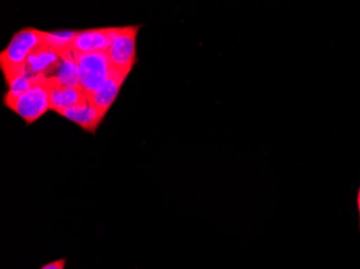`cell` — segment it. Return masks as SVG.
Wrapping results in <instances>:
<instances>
[{"label":"cell","mask_w":360,"mask_h":269,"mask_svg":"<svg viewBox=\"0 0 360 269\" xmlns=\"http://www.w3.org/2000/svg\"><path fill=\"white\" fill-rule=\"evenodd\" d=\"M44 34L37 28H23L12 36L7 48L0 53L4 76L23 72L30 54L44 44Z\"/></svg>","instance_id":"obj_1"},{"label":"cell","mask_w":360,"mask_h":269,"mask_svg":"<svg viewBox=\"0 0 360 269\" xmlns=\"http://www.w3.org/2000/svg\"><path fill=\"white\" fill-rule=\"evenodd\" d=\"M6 106L21 117L27 124L39 120L42 115L51 110L49 88L44 81H37L34 86L18 98H4Z\"/></svg>","instance_id":"obj_2"},{"label":"cell","mask_w":360,"mask_h":269,"mask_svg":"<svg viewBox=\"0 0 360 269\" xmlns=\"http://www.w3.org/2000/svg\"><path fill=\"white\" fill-rule=\"evenodd\" d=\"M141 26H125L119 28L109 48L111 68L129 76L136 63V40Z\"/></svg>","instance_id":"obj_3"},{"label":"cell","mask_w":360,"mask_h":269,"mask_svg":"<svg viewBox=\"0 0 360 269\" xmlns=\"http://www.w3.org/2000/svg\"><path fill=\"white\" fill-rule=\"evenodd\" d=\"M78 64L79 80L80 86L86 95L95 92L102 86L108 78L111 70L110 62L106 52L94 53H75Z\"/></svg>","instance_id":"obj_4"},{"label":"cell","mask_w":360,"mask_h":269,"mask_svg":"<svg viewBox=\"0 0 360 269\" xmlns=\"http://www.w3.org/2000/svg\"><path fill=\"white\" fill-rule=\"evenodd\" d=\"M62 56L63 53L51 46L41 44L27 58L24 72L35 82L48 80L60 65Z\"/></svg>","instance_id":"obj_5"},{"label":"cell","mask_w":360,"mask_h":269,"mask_svg":"<svg viewBox=\"0 0 360 269\" xmlns=\"http://www.w3.org/2000/svg\"><path fill=\"white\" fill-rule=\"evenodd\" d=\"M120 27L91 28L78 30L72 52L79 54L94 53V52H108L113 38Z\"/></svg>","instance_id":"obj_6"},{"label":"cell","mask_w":360,"mask_h":269,"mask_svg":"<svg viewBox=\"0 0 360 269\" xmlns=\"http://www.w3.org/2000/svg\"><path fill=\"white\" fill-rule=\"evenodd\" d=\"M127 78V74L111 68L108 78L103 83L102 86L97 88L95 92L86 95L88 102L95 108L98 109L103 114L106 115L118 97L122 84Z\"/></svg>","instance_id":"obj_7"},{"label":"cell","mask_w":360,"mask_h":269,"mask_svg":"<svg viewBox=\"0 0 360 269\" xmlns=\"http://www.w3.org/2000/svg\"><path fill=\"white\" fill-rule=\"evenodd\" d=\"M58 114L76 123L84 131L93 133L96 131L97 127L100 126L101 122L105 117V114H103L98 109L95 108L88 100L82 104L77 105V106L65 109L58 112Z\"/></svg>","instance_id":"obj_8"},{"label":"cell","mask_w":360,"mask_h":269,"mask_svg":"<svg viewBox=\"0 0 360 269\" xmlns=\"http://www.w3.org/2000/svg\"><path fill=\"white\" fill-rule=\"evenodd\" d=\"M46 84L50 95L51 110L56 111V113L88 100L86 93L81 88H70V86L48 84V83Z\"/></svg>","instance_id":"obj_9"},{"label":"cell","mask_w":360,"mask_h":269,"mask_svg":"<svg viewBox=\"0 0 360 269\" xmlns=\"http://www.w3.org/2000/svg\"><path fill=\"white\" fill-rule=\"evenodd\" d=\"M48 84H60L70 88H81L79 80L78 64L74 52L68 51L63 53L62 60L58 68L48 80L44 81Z\"/></svg>","instance_id":"obj_10"},{"label":"cell","mask_w":360,"mask_h":269,"mask_svg":"<svg viewBox=\"0 0 360 269\" xmlns=\"http://www.w3.org/2000/svg\"><path fill=\"white\" fill-rule=\"evenodd\" d=\"M78 30H56V32H44V44L51 46L60 53L72 51V44Z\"/></svg>","instance_id":"obj_11"},{"label":"cell","mask_w":360,"mask_h":269,"mask_svg":"<svg viewBox=\"0 0 360 269\" xmlns=\"http://www.w3.org/2000/svg\"><path fill=\"white\" fill-rule=\"evenodd\" d=\"M68 264V258H60L41 265L38 269H66Z\"/></svg>","instance_id":"obj_12"},{"label":"cell","mask_w":360,"mask_h":269,"mask_svg":"<svg viewBox=\"0 0 360 269\" xmlns=\"http://www.w3.org/2000/svg\"><path fill=\"white\" fill-rule=\"evenodd\" d=\"M357 207H358V212H359V226H360V188H359V191H358V195H357Z\"/></svg>","instance_id":"obj_13"}]
</instances>
